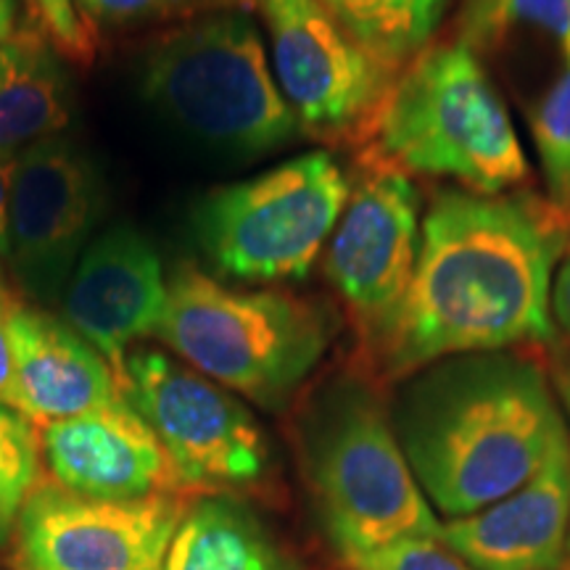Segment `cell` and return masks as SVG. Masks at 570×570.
I'll return each mask as SVG.
<instances>
[{
    "mask_svg": "<svg viewBox=\"0 0 570 570\" xmlns=\"http://www.w3.org/2000/svg\"><path fill=\"white\" fill-rule=\"evenodd\" d=\"M348 196L352 183L333 154H302L206 194L194 212L198 248L227 281H302L336 230Z\"/></svg>",
    "mask_w": 570,
    "mask_h": 570,
    "instance_id": "obj_7",
    "label": "cell"
},
{
    "mask_svg": "<svg viewBox=\"0 0 570 570\" xmlns=\"http://www.w3.org/2000/svg\"><path fill=\"white\" fill-rule=\"evenodd\" d=\"M104 206L96 161L61 135L11 161L9 259L27 294L53 302L67 291Z\"/></svg>",
    "mask_w": 570,
    "mask_h": 570,
    "instance_id": "obj_11",
    "label": "cell"
},
{
    "mask_svg": "<svg viewBox=\"0 0 570 570\" xmlns=\"http://www.w3.org/2000/svg\"><path fill=\"white\" fill-rule=\"evenodd\" d=\"M302 462L320 525L344 560L402 537H439L436 510L367 377L346 373L317 391L302 417Z\"/></svg>",
    "mask_w": 570,
    "mask_h": 570,
    "instance_id": "obj_5",
    "label": "cell"
},
{
    "mask_svg": "<svg viewBox=\"0 0 570 570\" xmlns=\"http://www.w3.org/2000/svg\"><path fill=\"white\" fill-rule=\"evenodd\" d=\"M183 494L92 499L38 483L17 525L21 570H161Z\"/></svg>",
    "mask_w": 570,
    "mask_h": 570,
    "instance_id": "obj_12",
    "label": "cell"
},
{
    "mask_svg": "<svg viewBox=\"0 0 570 570\" xmlns=\"http://www.w3.org/2000/svg\"><path fill=\"white\" fill-rule=\"evenodd\" d=\"M512 35L552 42L560 61L570 63V0H468L460 40L475 53L494 51Z\"/></svg>",
    "mask_w": 570,
    "mask_h": 570,
    "instance_id": "obj_20",
    "label": "cell"
},
{
    "mask_svg": "<svg viewBox=\"0 0 570 570\" xmlns=\"http://www.w3.org/2000/svg\"><path fill=\"white\" fill-rule=\"evenodd\" d=\"M383 67L399 75L431 40L423 0H320Z\"/></svg>",
    "mask_w": 570,
    "mask_h": 570,
    "instance_id": "obj_19",
    "label": "cell"
},
{
    "mask_svg": "<svg viewBox=\"0 0 570 570\" xmlns=\"http://www.w3.org/2000/svg\"><path fill=\"white\" fill-rule=\"evenodd\" d=\"M446 3H449V0H423V6H425V21H428V27H431V32L436 30L441 17H444Z\"/></svg>",
    "mask_w": 570,
    "mask_h": 570,
    "instance_id": "obj_31",
    "label": "cell"
},
{
    "mask_svg": "<svg viewBox=\"0 0 570 570\" xmlns=\"http://www.w3.org/2000/svg\"><path fill=\"white\" fill-rule=\"evenodd\" d=\"M344 562L352 570H475L439 537H402Z\"/></svg>",
    "mask_w": 570,
    "mask_h": 570,
    "instance_id": "obj_23",
    "label": "cell"
},
{
    "mask_svg": "<svg viewBox=\"0 0 570 570\" xmlns=\"http://www.w3.org/2000/svg\"><path fill=\"white\" fill-rule=\"evenodd\" d=\"M40 441L21 412L0 407V547L17 533L21 510L38 487Z\"/></svg>",
    "mask_w": 570,
    "mask_h": 570,
    "instance_id": "obj_22",
    "label": "cell"
},
{
    "mask_svg": "<svg viewBox=\"0 0 570 570\" xmlns=\"http://www.w3.org/2000/svg\"><path fill=\"white\" fill-rule=\"evenodd\" d=\"M140 90L173 130L227 159H259L302 135L244 9L204 13L161 38L142 59Z\"/></svg>",
    "mask_w": 570,
    "mask_h": 570,
    "instance_id": "obj_6",
    "label": "cell"
},
{
    "mask_svg": "<svg viewBox=\"0 0 570 570\" xmlns=\"http://www.w3.org/2000/svg\"><path fill=\"white\" fill-rule=\"evenodd\" d=\"M273 48L275 80L302 132L356 138L396 80L320 0H254Z\"/></svg>",
    "mask_w": 570,
    "mask_h": 570,
    "instance_id": "obj_10",
    "label": "cell"
},
{
    "mask_svg": "<svg viewBox=\"0 0 570 570\" xmlns=\"http://www.w3.org/2000/svg\"><path fill=\"white\" fill-rule=\"evenodd\" d=\"M9 190H11V161L0 156V256L9 259Z\"/></svg>",
    "mask_w": 570,
    "mask_h": 570,
    "instance_id": "obj_29",
    "label": "cell"
},
{
    "mask_svg": "<svg viewBox=\"0 0 570 570\" xmlns=\"http://www.w3.org/2000/svg\"><path fill=\"white\" fill-rule=\"evenodd\" d=\"M550 309L554 327H560L570 338V244L566 246V254L560 256L558 267H554Z\"/></svg>",
    "mask_w": 570,
    "mask_h": 570,
    "instance_id": "obj_27",
    "label": "cell"
},
{
    "mask_svg": "<svg viewBox=\"0 0 570 570\" xmlns=\"http://www.w3.org/2000/svg\"><path fill=\"white\" fill-rule=\"evenodd\" d=\"M71 119V82L48 35L13 32L0 46V156L59 138Z\"/></svg>",
    "mask_w": 570,
    "mask_h": 570,
    "instance_id": "obj_17",
    "label": "cell"
},
{
    "mask_svg": "<svg viewBox=\"0 0 570 570\" xmlns=\"http://www.w3.org/2000/svg\"><path fill=\"white\" fill-rule=\"evenodd\" d=\"M42 454L61 489L92 499L183 494L177 473L127 399L42 428Z\"/></svg>",
    "mask_w": 570,
    "mask_h": 570,
    "instance_id": "obj_14",
    "label": "cell"
},
{
    "mask_svg": "<svg viewBox=\"0 0 570 570\" xmlns=\"http://www.w3.org/2000/svg\"><path fill=\"white\" fill-rule=\"evenodd\" d=\"M244 3L248 0H75L77 9L104 24H148L190 13L238 9Z\"/></svg>",
    "mask_w": 570,
    "mask_h": 570,
    "instance_id": "obj_24",
    "label": "cell"
},
{
    "mask_svg": "<svg viewBox=\"0 0 570 570\" xmlns=\"http://www.w3.org/2000/svg\"><path fill=\"white\" fill-rule=\"evenodd\" d=\"M336 331V315L312 298L233 288L180 265L167 281L156 336L217 386L281 410L315 373Z\"/></svg>",
    "mask_w": 570,
    "mask_h": 570,
    "instance_id": "obj_4",
    "label": "cell"
},
{
    "mask_svg": "<svg viewBox=\"0 0 570 570\" xmlns=\"http://www.w3.org/2000/svg\"><path fill=\"white\" fill-rule=\"evenodd\" d=\"M122 394L151 425L185 494H227L265 479V431L230 391L154 348L127 354Z\"/></svg>",
    "mask_w": 570,
    "mask_h": 570,
    "instance_id": "obj_8",
    "label": "cell"
},
{
    "mask_svg": "<svg viewBox=\"0 0 570 570\" xmlns=\"http://www.w3.org/2000/svg\"><path fill=\"white\" fill-rule=\"evenodd\" d=\"M167 304L159 254L130 225L90 240L63 291V323L109 362L119 386L135 341L151 336Z\"/></svg>",
    "mask_w": 570,
    "mask_h": 570,
    "instance_id": "obj_13",
    "label": "cell"
},
{
    "mask_svg": "<svg viewBox=\"0 0 570 570\" xmlns=\"http://www.w3.org/2000/svg\"><path fill=\"white\" fill-rule=\"evenodd\" d=\"M30 3L42 19V27H46L48 40L53 42L56 51L71 61L92 59L90 30L77 17L75 0H30Z\"/></svg>",
    "mask_w": 570,
    "mask_h": 570,
    "instance_id": "obj_25",
    "label": "cell"
},
{
    "mask_svg": "<svg viewBox=\"0 0 570 570\" xmlns=\"http://www.w3.org/2000/svg\"><path fill=\"white\" fill-rule=\"evenodd\" d=\"M529 127L550 204L570 223V63L531 106Z\"/></svg>",
    "mask_w": 570,
    "mask_h": 570,
    "instance_id": "obj_21",
    "label": "cell"
},
{
    "mask_svg": "<svg viewBox=\"0 0 570 570\" xmlns=\"http://www.w3.org/2000/svg\"><path fill=\"white\" fill-rule=\"evenodd\" d=\"M9 315H11V302L0 294V407H11L19 412L17 362H13Z\"/></svg>",
    "mask_w": 570,
    "mask_h": 570,
    "instance_id": "obj_26",
    "label": "cell"
},
{
    "mask_svg": "<svg viewBox=\"0 0 570 570\" xmlns=\"http://www.w3.org/2000/svg\"><path fill=\"white\" fill-rule=\"evenodd\" d=\"M9 327L19 412L32 425L46 428L125 396L109 362L63 320L11 302Z\"/></svg>",
    "mask_w": 570,
    "mask_h": 570,
    "instance_id": "obj_16",
    "label": "cell"
},
{
    "mask_svg": "<svg viewBox=\"0 0 570 570\" xmlns=\"http://www.w3.org/2000/svg\"><path fill=\"white\" fill-rule=\"evenodd\" d=\"M161 570H294L262 520L230 494L188 502Z\"/></svg>",
    "mask_w": 570,
    "mask_h": 570,
    "instance_id": "obj_18",
    "label": "cell"
},
{
    "mask_svg": "<svg viewBox=\"0 0 570 570\" xmlns=\"http://www.w3.org/2000/svg\"><path fill=\"white\" fill-rule=\"evenodd\" d=\"M17 21V0H0V46L13 35Z\"/></svg>",
    "mask_w": 570,
    "mask_h": 570,
    "instance_id": "obj_30",
    "label": "cell"
},
{
    "mask_svg": "<svg viewBox=\"0 0 570 570\" xmlns=\"http://www.w3.org/2000/svg\"><path fill=\"white\" fill-rule=\"evenodd\" d=\"M423 204L415 183L399 169L365 164L327 240L325 275L373 354L415 281Z\"/></svg>",
    "mask_w": 570,
    "mask_h": 570,
    "instance_id": "obj_9",
    "label": "cell"
},
{
    "mask_svg": "<svg viewBox=\"0 0 570 570\" xmlns=\"http://www.w3.org/2000/svg\"><path fill=\"white\" fill-rule=\"evenodd\" d=\"M360 142L362 164L452 180L470 194H508L529 177L508 106L462 40L425 46L399 71Z\"/></svg>",
    "mask_w": 570,
    "mask_h": 570,
    "instance_id": "obj_3",
    "label": "cell"
},
{
    "mask_svg": "<svg viewBox=\"0 0 570 570\" xmlns=\"http://www.w3.org/2000/svg\"><path fill=\"white\" fill-rule=\"evenodd\" d=\"M550 381H552L554 396H558L560 407L566 410V415L570 420V348H562L558 344L552 346Z\"/></svg>",
    "mask_w": 570,
    "mask_h": 570,
    "instance_id": "obj_28",
    "label": "cell"
},
{
    "mask_svg": "<svg viewBox=\"0 0 570 570\" xmlns=\"http://www.w3.org/2000/svg\"><path fill=\"white\" fill-rule=\"evenodd\" d=\"M570 533V433L533 479L479 512L441 520L439 539L475 570H560Z\"/></svg>",
    "mask_w": 570,
    "mask_h": 570,
    "instance_id": "obj_15",
    "label": "cell"
},
{
    "mask_svg": "<svg viewBox=\"0 0 570 570\" xmlns=\"http://www.w3.org/2000/svg\"><path fill=\"white\" fill-rule=\"evenodd\" d=\"M0 283H3V275H0Z\"/></svg>",
    "mask_w": 570,
    "mask_h": 570,
    "instance_id": "obj_33",
    "label": "cell"
},
{
    "mask_svg": "<svg viewBox=\"0 0 570 570\" xmlns=\"http://www.w3.org/2000/svg\"><path fill=\"white\" fill-rule=\"evenodd\" d=\"M389 415L428 504L446 520L523 487L568 433L550 373L512 348L420 367L399 381Z\"/></svg>",
    "mask_w": 570,
    "mask_h": 570,
    "instance_id": "obj_2",
    "label": "cell"
},
{
    "mask_svg": "<svg viewBox=\"0 0 570 570\" xmlns=\"http://www.w3.org/2000/svg\"><path fill=\"white\" fill-rule=\"evenodd\" d=\"M568 244V219L531 190H436L423 214L415 281L370 360L402 381L444 356L554 346L550 294Z\"/></svg>",
    "mask_w": 570,
    "mask_h": 570,
    "instance_id": "obj_1",
    "label": "cell"
},
{
    "mask_svg": "<svg viewBox=\"0 0 570 570\" xmlns=\"http://www.w3.org/2000/svg\"><path fill=\"white\" fill-rule=\"evenodd\" d=\"M566 560L570 562V533H568V550H566Z\"/></svg>",
    "mask_w": 570,
    "mask_h": 570,
    "instance_id": "obj_32",
    "label": "cell"
}]
</instances>
